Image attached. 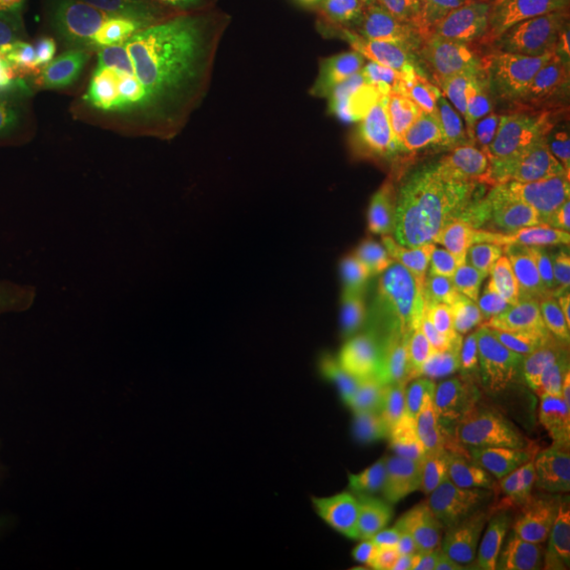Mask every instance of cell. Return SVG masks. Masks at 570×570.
Listing matches in <instances>:
<instances>
[{
	"mask_svg": "<svg viewBox=\"0 0 570 570\" xmlns=\"http://www.w3.org/2000/svg\"><path fill=\"white\" fill-rule=\"evenodd\" d=\"M184 108L188 106L174 100H131L66 155L70 176L122 180L142 174L161 155Z\"/></svg>",
	"mask_w": 570,
	"mask_h": 570,
	"instance_id": "3957f363",
	"label": "cell"
},
{
	"mask_svg": "<svg viewBox=\"0 0 570 570\" xmlns=\"http://www.w3.org/2000/svg\"><path fill=\"white\" fill-rule=\"evenodd\" d=\"M68 96L72 108V127L85 138L106 121L112 106V82L100 72H87L75 81Z\"/></svg>",
	"mask_w": 570,
	"mask_h": 570,
	"instance_id": "30bf717a",
	"label": "cell"
},
{
	"mask_svg": "<svg viewBox=\"0 0 570 570\" xmlns=\"http://www.w3.org/2000/svg\"><path fill=\"white\" fill-rule=\"evenodd\" d=\"M461 42L433 16L353 30L193 104L144 235L247 273L343 282L416 186Z\"/></svg>",
	"mask_w": 570,
	"mask_h": 570,
	"instance_id": "6da1fadb",
	"label": "cell"
},
{
	"mask_svg": "<svg viewBox=\"0 0 570 570\" xmlns=\"http://www.w3.org/2000/svg\"><path fill=\"white\" fill-rule=\"evenodd\" d=\"M49 68L37 21H0V96L42 81Z\"/></svg>",
	"mask_w": 570,
	"mask_h": 570,
	"instance_id": "52a82bcc",
	"label": "cell"
},
{
	"mask_svg": "<svg viewBox=\"0 0 570 570\" xmlns=\"http://www.w3.org/2000/svg\"><path fill=\"white\" fill-rule=\"evenodd\" d=\"M0 106L20 127L39 159L70 155L81 146L82 138L72 127L70 96L51 82L35 81L4 91Z\"/></svg>",
	"mask_w": 570,
	"mask_h": 570,
	"instance_id": "8992f818",
	"label": "cell"
},
{
	"mask_svg": "<svg viewBox=\"0 0 570 570\" xmlns=\"http://www.w3.org/2000/svg\"><path fill=\"white\" fill-rule=\"evenodd\" d=\"M61 176L49 164L28 183L0 197V282L23 279L47 254L60 256V223L45 199L60 193Z\"/></svg>",
	"mask_w": 570,
	"mask_h": 570,
	"instance_id": "5b68a950",
	"label": "cell"
},
{
	"mask_svg": "<svg viewBox=\"0 0 570 570\" xmlns=\"http://www.w3.org/2000/svg\"><path fill=\"white\" fill-rule=\"evenodd\" d=\"M51 159H39L20 127L0 106V188L28 183Z\"/></svg>",
	"mask_w": 570,
	"mask_h": 570,
	"instance_id": "9c48e42d",
	"label": "cell"
},
{
	"mask_svg": "<svg viewBox=\"0 0 570 570\" xmlns=\"http://www.w3.org/2000/svg\"><path fill=\"white\" fill-rule=\"evenodd\" d=\"M47 0H0V21H37Z\"/></svg>",
	"mask_w": 570,
	"mask_h": 570,
	"instance_id": "8fae6325",
	"label": "cell"
},
{
	"mask_svg": "<svg viewBox=\"0 0 570 570\" xmlns=\"http://www.w3.org/2000/svg\"><path fill=\"white\" fill-rule=\"evenodd\" d=\"M355 30L404 26L431 18L435 0H298Z\"/></svg>",
	"mask_w": 570,
	"mask_h": 570,
	"instance_id": "ba28073f",
	"label": "cell"
},
{
	"mask_svg": "<svg viewBox=\"0 0 570 570\" xmlns=\"http://www.w3.org/2000/svg\"><path fill=\"white\" fill-rule=\"evenodd\" d=\"M216 28L245 32L305 51L355 28L308 9L298 0H164Z\"/></svg>",
	"mask_w": 570,
	"mask_h": 570,
	"instance_id": "277c9868",
	"label": "cell"
},
{
	"mask_svg": "<svg viewBox=\"0 0 570 570\" xmlns=\"http://www.w3.org/2000/svg\"><path fill=\"white\" fill-rule=\"evenodd\" d=\"M223 28L164 0H104L98 47L134 100H174L193 108V82Z\"/></svg>",
	"mask_w": 570,
	"mask_h": 570,
	"instance_id": "7a4b0ae2",
	"label": "cell"
},
{
	"mask_svg": "<svg viewBox=\"0 0 570 570\" xmlns=\"http://www.w3.org/2000/svg\"><path fill=\"white\" fill-rule=\"evenodd\" d=\"M0 570H28V569H16V567H0Z\"/></svg>",
	"mask_w": 570,
	"mask_h": 570,
	"instance_id": "7c38bea8",
	"label": "cell"
}]
</instances>
